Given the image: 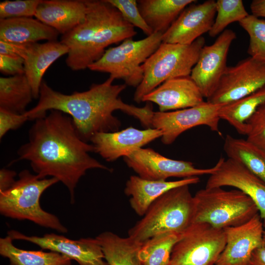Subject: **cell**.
Here are the masks:
<instances>
[{
	"label": "cell",
	"mask_w": 265,
	"mask_h": 265,
	"mask_svg": "<svg viewBox=\"0 0 265 265\" xmlns=\"http://www.w3.org/2000/svg\"><path fill=\"white\" fill-rule=\"evenodd\" d=\"M263 220V227H264V244L265 245V217L262 219Z\"/></svg>",
	"instance_id": "cell-41"
},
{
	"label": "cell",
	"mask_w": 265,
	"mask_h": 265,
	"mask_svg": "<svg viewBox=\"0 0 265 265\" xmlns=\"http://www.w3.org/2000/svg\"><path fill=\"white\" fill-rule=\"evenodd\" d=\"M86 0H41L34 17L62 35L86 18Z\"/></svg>",
	"instance_id": "cell-21"
},
{
	"label": "cell",
	"mask_w": 265,
	"mask_h": 265,
	"mask_svg": "<svg viewBox=\"0 0 265 265\" xmlns=\"http://www.w3.org/2000/svg\"><path fill=\"white\" fill-rule=\"evenodd\" d=\"M8 236L0 238V254L10 265H71V259L57 252L26 250L16 247Z\"/></svg>",
	"instance_id": "cell-29"
},
{
	"label": "cell",
	"mask_w": 265,
	"mask_h": 265,
	"mask_svg": "<svg viewBox=\"0 0 265 265\" xmlns=\"http://www.w3.org/2000/svg\"><path fill=\"white\" fill-rule=\"evenodd\" d=\"M162 33L154 32L139 40L127 39L119 45L107 49L88 68L108 73L114 79L123 80L126 85L137 87L143 79L142 65L162 43Z\"/></svg>",
	"instance_id": "cell-8"
},
{
	"label": "cell",
	"mask_w": 265,
	"mask_h": 265,
	"mask_svg": "<svg viewBox=\"0 0 265 265\" xmlns=\"http://www.w3.org/2000/svg\"><path fill=\"white\" fill-rule=\"evenodd\" d=\"M193 199L192 223H206L216 228L241 225L259 213L252 199L237 189L205 187L197 191Z\"/></svg>",
	"instance_id": "cell-7"
},
{
	"label": "cell",
	"mask_w": 265,
	"mask_h": 265,
	"mask_svg": "<svg viewBox=\"0 0 265 265\" xmlns=\"http://www.w3.org/2000/svg\"><path fill=\"white\" fill-rule=\"evenodd\" d=\"M10 44L13 53L24 60L25 75L31 87L33 98H39L44 74L57 59L67 54V47L57 40L44 43Z\"/></svg>",
	"instance_id": "cell-19"
},
{
	"label": "cell",
	"mask_w": 265,
	"mask_h": 265,
	"mask_svg": "<svg viewBox=\"0 0 265 265\" xmlns=\"http://www.w3.org/2000/svg\"><path fill=\"white\" fill-rule=\"evenodd\" d=\"M222 106L205 101L187 108L154 112L151 127L161 132V141L165 145L172 144L182 133L199 126H206L220 135L219 111Z\"/></svg>",
	"instance_id": "cell-10"
},
{
	"label": "cell",
	"mask_w": 265,
	"mask_h": 265,
	"mask_svg": "<svg viewBox=\"0 0 265 265\" xmlns=\"http://www.w3.org/2000/svg\"><path fill=\"white\" fill-rule=\"evenodd\" d=\"M86 3L85 21L60 39L68 49L66 65L73 71L88 68L109 46L132 38L137 33L134 27L106 0H86Z\"/></svg>",
	"instance_id": "cell-3"
},
{
	"label": "cell",
	"mask_w": 265,
	"mask_h": 265,
	"mask_svg": "<svg viewBox=\"0 0 265 265\" xmlns=\"http://www.w3.org/2000/svg\"><path fill=\"white\" fill-rule=\"evenodd\" d=\"M194 0H138L143 18L153 33H164L182 12Z\"/></svg>",
	"instance_id": "cell-24"
},
{
	"label": "cell",
	"mask_w": 265,
	"mask_h": 265,
	"mask_svg": "<svg viewBox=\"0 0 265 265\" xmlns=\"http://www.w3.org/2000/svg\"><path fill=\"white\" fill-rule=\"evenodd\" d=\"M236 37L233 30L226 29L213 44L205 45L201 50L190 76L207 100L216 90L228 67V52Z\"/></svg>",
	"instance_id": "cell-13"
},
{
	"label": "cell",
	"mask_w": 265,
	"mask_h": 265,
	"mask_svg": "<svg viewBox=\"0 0 265 265\" xmlns=\"http://www.w3.org/2000/svg\"><path fill=\"white\" fill-rule=\"evenodd\" d=\"M115 79L109 77L101 83L93 84L85 91H76L70 95L55 91L44 80L36 105L26 114L29 120L43 117L48 110H57L70 116L81 138L87 142L96 133L117 131L121 126L113 113L120 110L139 120L145 127H151L154 111L151 106L142 107L125 103L119 95L125 89V84H113Z\"/></svg>",
	"instance_id": "cell-2"
},
{
	"label": "cell",
	"mask_w": 265,
	"mask_h": 265,
	"mask_svg": "<svg viewBox=\"0 0 265 265\" xmlns=\"http://www.w3.org/2000/svg\"><path fill=\"white\" fill-rule=\"evenodd\" d=\"M215 6L216 18L209 32L212 37L218 36L230 24L239 23L249 15L241 0H217Z\"/></svg>",
	"instance_id": "cell-31"
},
{
	"label": "cell",
	"mask_w": 265,
	"mask_h": 265,
	"mask_svg": "<svg viewBox=\"0 0 265 265\" xmlns=\"http://www.w3.org/2000/svg\"><path fill=\"white\" fill-rule=\"evenodd\" d=\"M18 179L5 191L0 192V213L5 217L28 220L62 233L67 232L55 215L43 210L40 204L42 193L58 182L54 177L41 179L28 170L21 171Z\"/></svg>",
	"instance_id": "cell-5"
},
{
	"label": "cell",
	"mask_w": 265,
	"mask_h": 265,
	"mask_svg": "<svg viewBox=\"0 0 265 265\" xmlns=\"http://www.w3.org/2000/svg\"><path fill=\"white\" fill-rule=\"evenodd\" d=\"M218 168L209 175L205 187L230 186L248 195L256 205L262 219L265 217V183L240 163L221 158Z\"/></svg>",
	"instance_id": "cell-17"
},
{
	"label": "cell",
	"mask_w": 265,
	"mask_h": 265,
	"mask_svg": "<svg viewBox=\"0 0 265 265\" xmlns=\"http://www.w3.org/2000/svg\"><path fill=\"white\" fill-rule=\"evenodd\" d=\"M41 0H5L0 2V19L32 17Z\"/></svg>",
	"instance_id": "cell-34"
},
{
	"label": "cell",
	"mask_w": 265,
	"mask_h": 265,
	"mask_svg": "<svg viewBox=\"0 0 265 265\" xmlns=\"http://www.w3.org/2000/svg\"><path fill=\"white\" fill-rule=\"evenodd\" d=\"M155 128L139 130L131 127L120 131L98 132L90 139L94 152L107 161H113L162 136Z\"/></svg>",
	"instance_id": "cell-18"
},
{
	"label": "cell",
	"mask_w": 265,
	"mask_h": 265,
	"mask_svg": "<svg viewBox=\"0 0 265 265\" xmlns=\"http://www.w3.org/2000/svg\"><path fill=\"white\" fill-rule=\"evenodd\" d=\"M215 6L214 0L187 6L162 34V42L190 45L209 33L214 21Z\"/></svg>",
	"instance_id": "cell-16"
},
{
	"label": "cell",
	"mask_w": 265,
	"mask_h": 265,
	"mask_svg": "<svg viewBox=\"0 0 265 265\" xmlns=\"http://www.w3.org/2000/svg\"><path fill=\"white\" fill-rule=\"evenodd\" d=\"M142 102L156 104L159 111L177 110L198 106L204 98L190 76L171 79L145 95Z\"/></svg>",
	"instance_id": "cell-20"
},
{
	"label": "cell",
	"mask_w": 265,
	"mask_h": 265,
	"mask_svg": "<svg viewBox=\"0 0 265 265\" xmlns=\"http://www.w3.org/2000/svg\"><path fill=\"white\" fill-rule=\"evenodd\" d=\"M59 33L32 17L0 19V40L23 44L40 40L56 41Z\"/></svg>",
	"instance_id": "cell-23"
},
{
	"label": "cell",
	"mask_w": 265,
	"mask_h": 265,
	"mask_svg": "<svg viewBox=\"0 0 265 265\" xmlns=\"http://www.w3.org/2000/svg\"><path fill=\"white\" fill-rule=\"evenodd\" d=\"M199 181L198 177L167 181L147 180L132 175L126 183L124 192L130 197V204L133 211L143 216L155 201L169 190L182 186L196 184Z\"/></svg>",
	"instance_id": "cell-22"
},
{
	"label": "cell",
	"mask_w": 265,
	"mask_h": 265,
	"mask_svg": "<svg viewBox=\"0 0 265 265\" xmlns=\"http://www.w3.org/2000/svg\"><path fill=\"white\" fill-rule=\"evenodd\" d=\"M252 15L265 18V0H253L250 5Z\"/></svg>",
	"instance_id": "cell-40"
},
{
	"label": "cell",
	"mask_w": 265,
	"mask_h": 265,
	"mask_svg": "<svg viewBox=\"0 0 265 265\" xmlns=\"http://www.w3.org/2000/svg\"><path fill=\"white\" fill-rule=\"evenodd\" d=\"M32 99V90L25 74L0 78V108L24 114Z\"/></svg>",
	"instance_id": "cell-28"
},
{
	"label": "cell",
	"mask_w": 265,
	"mask_h": 265,
	"mask_svg": "<svg viewBox=\"0 0 265 265\" xmlns=\"http://www.w3.org/2000/svg\"><path fill=\"white\" fill-rule=\"evenodd\" d=\"M121 13L123 19L129 24L140 29L147 36L153 33L139 11L137 0H106Z\"/></svg>",
	"instance_id": "cell-33"
},
{
	"label": "cell",
	"mask_w": 265,
	"mask_h": 265,
	"mask_svg": "<svg viewBox=\"0 0 265 265\" xmlns=\"http://www.w3.org/2000/svg\"><path fill=\"white\" fill-rule=\"evenodd\" d=\"M223 149L228 158L247 169L265 183V152L247 139L226 135Z\"/></svg>",
	"instance_id": "cell-26"
},
{
	"label": "cell",
	"mask_w": 265,
	"mask_h": 265,
	"mask_svg": "<svg viewBox=\"0 0 265 265\" xmlns=\"http://www.w3.org/2000/svg\"><path fill=\"white\" fill-rule=\"evenodd\" d=\"M225 245L224 229L192 223L175 244L170 265H215Z\"/></svg>",
	"instance_id": "cell-9"
},
{
	"label": "cell",
	"mask_w": 265,
	"mask_h": 265,
	"mask_svg": "<svg viewBox=\"0 0 265 265\" xmlns=\"http://www.w3.org/2000/svg\"><path fill=\"white\" fill-rule=\"evenodd\" d=\"M239 24L249 36L248 54L265 63V20L249 14Z\"/></svg>",
	"instance_id": "cell-32"
},
{
	"label": "cell",
	"mask_w": 265,
	"mask_h": 265,
	"mask_svg": "<svg viewBox=\"0 0 265 265\" xmlns=\"http://www.w3.org/2000/svg\"><path fill=\"white\" fill-rule=\"evenodd\" d=\"M264 103L265 86L239 99L223 105L219 111V117L220 119L227 122L238 133L246 135L248 120Z\"/></svg>",
	"instance_id": "cell-27"
},
{
	"label": "cell",
	"mask_w": 265,
	"mask_h": 265,
	"mask_svg": "<svg viewBox=\"0 0 265 265\" xmlns=\"http://www.w3.org/2000/svg\"><path fill=\"white\" fill-rule=\"evenodd\" d=\"M16 172L12 170L2 168L0 170V192L6 190L10 188L16 180Z\"/></svg>",
	"instance_id": "cell-38"
},
{
	"label": "cell",
	"mask_w": 265,
	"mask_h": 265,
	"mask_svg": "<svg viewBox=\"0 0 265 265\" xmlns=\"http://www.w3.org/2000/svg\"><path fill=\"white\" fill-rule=\"evenodd\" d=\"M0 71L11 76L25 74L24 60L18 55L0 54Z\"/></svg>",
	"instance_id": "cell-37"
},
{
	"label": "cell",
	"mask_w": 265,
	"mask_h": 265,
	"mask_svg": "<svg viewBox=\"0 0 265 265\" xmlns=\"http://www.w3.org/2000/svg\"><path fill=\"white\" fill-rule=\"evenodd\" d=\"M7 236L12 240H26L43 249L61 254L76 261L79 265H108L96 238L72 240L54 233L46 234L42 237L27 236L13 230L9 231Z\"/></svg>",
	"instance_id": "cell-14"
},
{
	"label": "cell",
	"mask_w": 265,
	"mask_h": 265,
	"mask_svg": "<svg viewBox=\"0 0 265 265\" xmlns=\"http://www.w3.org/2000/svg\"><path fill=\"white\" fill-rule=\"evenodd\" d=\"M205 45L202 36L190 45L162 42L142 65L143 79L136 88L134 101L141 103L145 95L167 80L190 76Z\"/></svg>",
	"instance_id": "cell-6"
},
{
	"label": "cell",
	"mask_w": 265,
	"mask_h": 265,
	"mask_svg": "<svg viewBox=\"0 0 265 265\" xmlns=\"http://www.w3.org/2000/svg\"><path fill=\"white\" fill-rule=\"evenodd\" d=\"M29 118L26 113L17 114L0 108V138L9 131L19 128Z\"/></svg>",
	"instance_id": "cell-36"
},
{
	"label": "cell",
	"mask_w": 265,
	"mask_h": 265,
	"mask_svg": "<svg viewBox=\"0 0 265 265\" xmlns=\"http://www.w3.org/2000/svg\"><path fill=\"white\" fill-rule=\"evenodd\" d=\"M246 124V139L265 152V103L257 108Z\"/></svg>",
	"instance_id": "cell-35"
},
{
	"label": "cell",
	"mask_w": 265,
	"mask_h": 265,
	"mask_svg": "<svg viewBox=\"0 0 265 265\" xmlns=\"http://www.w3.org/2000/svg\"><path fill=\"white\" fill-rule=\"evenodd\" d=\"M246 265H265V245L256 249Z\"/></svg>",
	"instance_id": "cell-39"
},
{
	"label": "cell",
	"mask_w": 265,
	"mask_h": 265,
	"mask_svg": "<svg viewBox=\"0 0 265 265\" xmlns=\"http://www.w3.org/2000/svg\"><path fill=\"white\" fill-rule=\"evenodd\" d=\"M226 245L215 265H246L253 252L264 244L259 213L241 225L224 229Z\"/></svg>",
	"instance_id": "cell-15"
},
{
	"label": "cell",
	"mask_w": 265,
	"mask_h": 265,
	"mask_svg": "<svg viewBox=\"0 0 265 265\" xmlns=\"http://www.w3.org/2000/svg\"><path fill=\"white\" fill-rule=\"evenodd\" d=\"M34 121L28 141L17 151L18 159L29 161L39 178L51 176L61 182L74 204L75 189L88 170L110 169L90 156L93 145L81 138L68 115L51 110Z\"/></svg>",
	"instance_id": "cell-1"
},
{
	"label": "cell",
	"mask_w": 265,
	"mask_h": 265,
	"mask_svg": "<svg viewBox=\"0 0 265 265\" xmlns=\"http://www.w3.org/2000/svg\"><path fill=\"white\" fill-rule=\"evenodd\" d=\"M124 160L138 176L150 180L210 175L218 168L217 162L211 168H197L191 162L166 158L151 148H140L124 157Z\"/></svg>",
	"instance_id": "cell-11"
},
{
	"label": "cell",
	"mask_w": 265,
	"mask_h": 265,
	"mask_svg": "<svg viewBox=\"0 0 265 265\" xmlns=\"http://www.w3.org/2000/svg\"><path fill=\"white\" fill-rule=\"evenodd\" d=\"M189 185L171 189L150 206L128 231V237L143 244L162 233H183L192 223L194 199Z\"/></svg>",
	"instance_id": "cell-4"
},
{
	"label": "cell",
	"mask_w": 265,
	"mask_h": 265,
	"mask_svg": "<svg viewBox=\"0 0 265 265\" xmlns=\"http://www.w3.org/2000/svg\"><path fill=\"white\" fill-rule=\"evenodd\" d=\"M181 235L174 233H162L143 243L139 252L141 265H170L173 247Z\"/></svg>",
	"instance_id": "cell-30"
},
{
	"label": "cell",
	"mask_w": 265,
	"mask_h": 265,
	"mask_svg": "<svg viewBox=\"0 0 265 265\" xmlns=\"http://www.w3.org/2000/svg\"><path fill=\"white\" fill-rule=\"evenodd\" d=\"M265 86V63L249 57L227 67L213 94L207 101L224 105Z\"/></svg>",
	"instance_id": "cell-12"
},
{
	"label": "cell",
	"mask_w": 265,
	"mask_h": 265,
	"mask_svg": "<svg viewBox=\"0 0 265 265\" xmlns=\"http://www.w3.org/2000/svg\"><path fill=\"white\" fill-rule=\"evenodd\" d=\"M96 238L108 265H141L139 252L142 244L110 231L102 232Z\"/></svg>",
	"instance_id": "cell-25"
}]
</instances>
